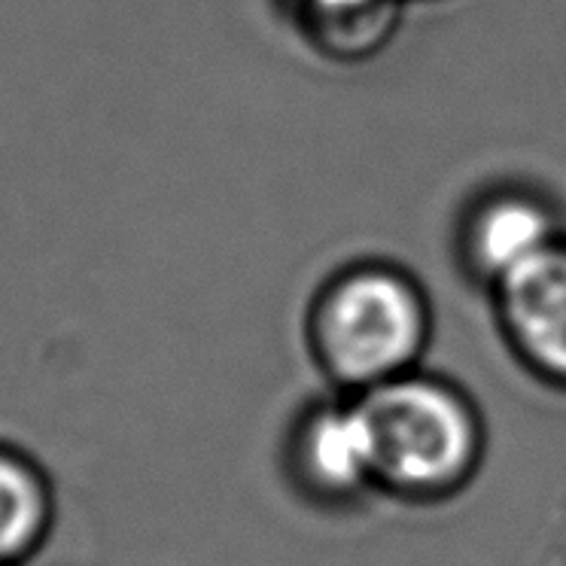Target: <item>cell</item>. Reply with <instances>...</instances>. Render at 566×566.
<instances>
[{
	"instance_id": "cell-1",
	"label": "cell",
	"mask_w": 566,
	"mask_h": 566,
	"mask_svg": "<svg viewBox=\"0 0 566 566\" xmlns=\"http://www.w3.org/2000/svg\"><path fill=\"white\" fill-rule=\"evenodd\" d=\"M436 308L418 274L394 259H350L323 277L302 317L311 366L329 390L363 396L423 369Z\"/></svg>"
},
{
	"instance_id": "cell-2",
	"label": "cell",
	"mask_w": 566,
	"mask_h": 566,
	"mask_svg": "<svg viewBox=\"0 0 566 566\" xmlns=\"http://www.w3.org/2000/svg\"><path fill=\"white\" fill-rule=\"evenodd\" d=\"M357 399L369 423L378 496L442 505L481 475L488 420L454 378L418 369Z\"/></svg>"
},
{
	"instance_id": "cell-3",
	"label": "cell",
	"mask_w": 566,
	"mask_h": 566,
	"mask_svg": "<svg viewBox=\"0 0 566 566\" xmlns=\"http://www.w3.org/2000/svg\"><path fill=\"white\" fill-rule=\"evenodd\" d=\"M286 488L321 512H350L378 496L366 411L357 396L329 394L298 406L281 432Z\"/></svg>"
},
{
	"instance_id": "cell-4",
	"label": "cell",
	"mask_w": 566,
	"mask_h": 566,
	"mask_svg": "<svg viewBox=\"0 0 566 566\" xmlns=\"http://www.w3.org/2000/svg\"><path fill=\"white\" fill-rule=\"evenodd\" d=\"M566 234L557 198L530 180H493L475 189L454 217L451 250L460 274L484 296Z\"/></svg>"
},
{
	"instance_id": "cell-5",
	"label": "cell",
	"mask_w": 566,
	"mask_h": 566,
	"mask_svg": "<svg viewBox=\"0 0 566 566\" xmlns=\"http://www.w3.org/2000/svg\"><path fill=\"white\" fill-rule=\"evenodd\" d=\"M488 298L512 363L545 390L566 394V234Z\"/></svg>"
},
{
	"instance_id": "cell-6",
	"label": "cell",
	"mask_w": 566,
	"mask_h": 566,
	"mask_svg": "<svg viewBox=\"0 0 566 566\" xmlns=\"http://www.w3.org/2000/svg\"><path fill=\"white\" fill-rule=\"evenodd\" d=\"M277 7L290 34L314 59L354 67L394 43L411 0H277Z\"/></svg>"
},
{
	"instance_id": "cell-7",
	"label": "cell",
	"mask_w": 566,
	"mask_h": 566,
	"mask_svg": "<svg viewBox=\"0 0 566 566\" xmlns=\"http://www.w3.org/2000/svg\"><path fill=\"white\" fill-rule=\"evenodd\" d=\"M50 521V496L34 469L0 454V566L25 557Z\"/></svg>"
},
{
	"instance_id": "cell-8",
	"label": "cell",
	"mask_w": 566,
	"mask_h": 566,
	"mask_svg": "<svg viewBox=\"0 0 566 566\" xmlns=\"http://www.w3.org/2000/svg\"><path fill=\"white\" fill-rule=\"evenodd\" d=\"M411 3H415V0H411Z\"/></svg>"
}]
</instances>
